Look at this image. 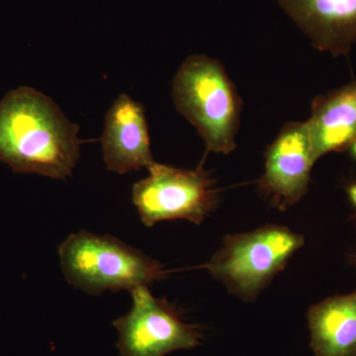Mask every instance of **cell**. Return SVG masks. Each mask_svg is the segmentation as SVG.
<instances>
[{
    "label": "cell",
    "mask_w": 356,
    "mask_h": 356,
    "mask_svg": "<svg viewBox=\"0 0 356 356\" xmlns=\"http://www.w3.org/2000/svg\"><path fill=\"white\" fill-rule=\"evenodd\" d=\"M321 51L346 56L356 42V0H278Z\"/></svg>",
    "instance_id": "obj_9"
},
{
    "label": "cell",
    "mask_w": 356,
    "mask_h": 356,
    "mask_svg": "<svg viewBox=\"0 0 356 356\" xmlns=\"http://www.w3.org/2000/svg\"><path fill=\"white\" fill-rule=\"evenodd\" d=\"M58 255L67 282L88 294L132 291L165 275L159 261L138 248L114 236L86 231L67 236L58 248Z\"/></svg>",
    "instance_id": "obj_3"
},
{
    "label": "cell",
    "mask_w": 356,
    "mask_h": 356,
    "mask_svg": "<svg viewBox=\"0 0 356 356\" xmlns=\"http://www.w3.org/2000/svg\"><path fill=\"white\" fill-rule=\"evenodd\" d=\"M315 163L306 122H290L267 149L259 189L276 207L285 210L308 191Z\"/></svg>",
    "instance_id": "obj_7"
},
{
    "label": "cell",
    "mask_w": 356,
    "mask_h": 356,
    "mask_svg": "<svg viewBox=\"0 0 356 356\" xmlns=\"http://www.w3.org/2000/svg\"><path fill=\"white\" fill-rule=\"evenodd\" d=\"M307 318L316 356H356V291L312 306Z\"/></svg>",
    "instance_id": "obj_11"
},
{
    "label": "cell",
    "mask_w": 356,
    "mask_h": 356,
    "mask_svg": "<svg viewBox=\"0 0 356 356\" xmlns=\"http://www.w3.org/2000/svg\"><path fill=\"white\" fill-rule=\"evenodd\" d=\"M306 123L316 161L348 149L356 138V81L317 96Z\"/></svg>",
    "instance_id": "obj_10"
},
{
    "label": "cell",
    "mask_w": 356,
    "mask_h": 356,
    "mask_svg": "<svg viewBox=\"0 0 356 356\" xmlns=\"http://www.w3.org/2000/svg\"><path fill=\"white\" fill-rule=\"evenodd\" d=\"M49 96L19 86L0 100V161L16 173L65 179L76 166L83 140Z\"/></svg>",
    "instance_id": "obj_1"
},
{
    "label": "cell",
    "mask_w": 356,
    "mask_h": 356,
    "mask_svg": "<svg viewBox=\"0 0 356 356\" xmlns=\"http://www.w3.org/2000/svg\"><path fill=\"white\" fill-rule=\"evenodd\" d=\"M348 149H350L351 156H353V158L356 161V138L353 140V142L351 143L350 146L348 147Z\"/></svg>",
    "instance_id": "obj_13"
},
{
    "label": "cell",
    "mask_w": 356,
    "mask_h": 356,
    "mask_svg": "<svg viewBox=\"0 0 356 356\" xmlns=\"http://www.w3.org/2000/svg\"><path fill=\"white\" fill-rule=\"evenodd\" d=\"M102 146L107 170L119 175L156 163L144 105L127 95L119 96L105 116Z\"/></svg>",
    "instance_id": "obj_8"
},
{
    "label": "cell",
    "mask_w": 356,
    "mask_h": 356,
    "mask_svg": "<svg viewBox=\"0 0 356 356\" xmlns=\"http://www.w3.org/2000/svg\"><path fill=\"white\" fill-rule=\"evenodd\" d=\"M149 175L134 184L132 200L147 227L166 220L201 224L218 204L214 180L202 165L181 170L154 163Z\"/></svg>",
    "instance_id": "obj_5"
},
{
    "label": "cell",
    "mask_w": 356,
    "mask_h": 356,
    "mask_svg": "<svg viewBox=\"0 0 356 356\" xmlns=\"http://www.w3.org/2000/svg\"><path fill=\"white\" fill-rule=\"evenodd\" d=\"M304 242L303 236L286 227L267 225L248 233L227 236L204 267L229 292L243 301H252Z\"/></svg>",
    "instance_id": "obj_4"
},
{
    "label": "cell",
    "mask_w": 356,
    "mask_h": 356,
    "mask_svg": "<svg viewBox=\"0 0 356 356\" xmlns=\"http://www.w3.org/2000/svg\"><path fill=\"white\" fill-rule=\"evenodd\" d=\"M130 292L132 308L113 322L122 356H165L200 344L202 332L197 325L186 324L165 300L156 298L147 286Z\"/></svg>",
    "instance_id": "obj_6"
},
{
    "label": "cell",
    "mask_w": 356,
    "mask_h": 356,
    "mask_svg": "<svg viewBox=\"0 0 356 356\" xmlns=\"http://www.w3.org/2000/svg\"><path fill=\"white\" fill-rule=\"evenodd\" d=\"M172 97L208 151L228 154L236 149L242 100L221 63L204 55L187 58L173 79Z\"/></svg>",
    "instance_id": "obj_2"
},
{
    "label": "cell",
    "mask_w": 356,
    "mask_h": 356,
    "mask_svg": "<svg viewBox=\"0 0 356 356\" xmlns=\"http://www.w3.org/2000/svg\"><path fill=\"white\" fill-rule=\"evenodd\" d=\"M348 195L351 204H353V207L356 210V182L355 184H351L348 187Z\"/></svg>",
    "instance_id": "obj_12"
}]
</instances>
